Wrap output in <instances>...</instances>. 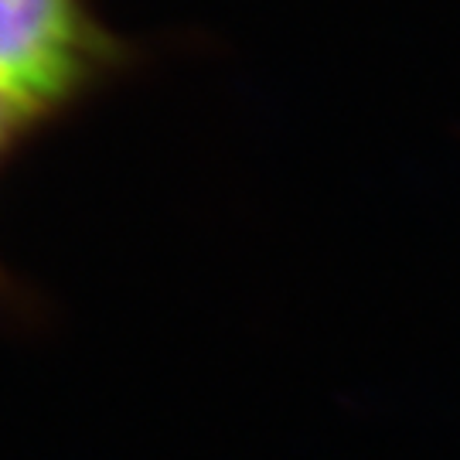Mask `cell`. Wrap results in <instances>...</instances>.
<instances>
[{
    "instance_id": "obj_1",
    "label": "cell",
    "mask_w": 460,
    "mask_h": 460,
    "mask_svg": "<svg viewBox=\"0 0 460 460\" xmlns=\"http://www.w3.org/2000/svg\"><path fill=\"white\" fill-rule=\"evenodd\" d=\"M113 62L85 0H0V85L49 119Z\"/></svg>"
},
{
    "instance_id": "obj_2",
    "label": "cell",
    "mask_w": 460,
    "mask_h": 460,
    "mask_svg": "<svg viewBox=\"0 0 460 460\" xmlns=\"http://www.w3.org/2000/svg\"><path fill=\"white\" fill-rule=\"evenodd\" d=\"M45 116L34 110L31 102L14 96L7 85H0V167L21 147V140L41 123ZM34 311L31 294L24 283H17L4 266H0V314L4 317H28Z\"/></svg>"
}]
</instances>
